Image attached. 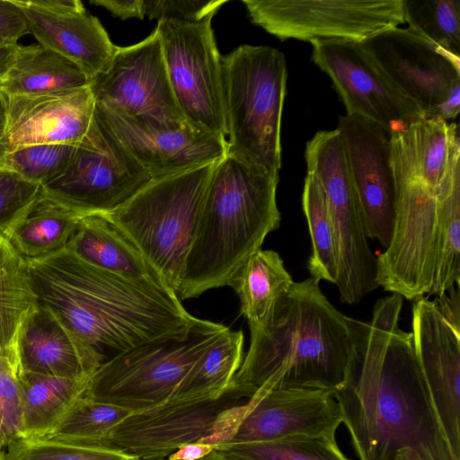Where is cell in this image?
Returning a JSON list of instances; mask_svg holds the SVG:
<instances>
[{
    "mask_svg": "<svg viewBox=\"0 0 460 460\" xmlns=\"http://www.w3.org/2000/svg\"><path fill=\"white\" fill-rule=\"evenodd\" d=\"M403 297L378 299L371 320H351L348 376L333 395L359 460H458L415 354L399 326Z\"/></svg>",
    "mask_w": 460,
    "mask_h": 460,
    "instance_id": "6da1fadb",
    "label": "cell"
},
{
    "mask_svg": "<svg viewBox=\"0 0 460 460\" xmlns=\"http://www.w3.org/2000/svg\"><path fill=\"white\" fill-rule=\"evenodd\" d=\"M26 262L37 305L103 362L146 342L185 334L197 319L164 283L106 271L66 249Z\"/></svg>",
    "mask_w": 460,
    "mask_h": 460,
    "instance_id": "7a4b0ae2",
    "label": "cell"
},
{
    "mask_svg": "<svg viewBox=\"0 0 460 460\" xmlns=\"http://www.w3.org/2000/svg\"><path fill=\"white\" fill-rule=\"evenodd\" d=\"M318 280L293 282L257 327L231 386L252 397L273 388L344 385L352 349V318L323 294Z\"/></svg>",
    "mask_w": 460,
    "mask_h": 460,
    "instance_id": "3957f363",
    "label": "cell"
},
{
    "mask_svg": "<svg viewBox=\"0 0 460 460\" xmlns=\"http://www.w3.org/2000/svg\"><path fill=\"white\" fill-rule=\"evenodd\" d=\"M279 173L226 154L209 180L177 290L189 299L228 286L236 270L279 226Z\"/></svg>",
    "mask_w": 460,
    "mask_h": 460,
    "instance_id": "277c9868",
    "label": "cell"
},
{
    "mask_svg": "<svg viewBox=\"0 0 460 460\" xmlns=\"http://www.w3.org/2000/svg\"><path fill=\"white\" fill-rule=\"evenodd\" d=\"M217 162L152 180L121 206L101 214L176 294Z\"/></svg>",
    "mask_w": 460,
    "mask_h": 460,
    "instance_id": "5b68a950",
    "label": "cell"
},
{
    "mask_svg": "<svg viewBox=\"0 0 460 460\" xmlns=\"http://www.w3.org/2000/svg\"><path fill=\"white\" fill-rule=\"evenodd\" d=\"M221 66L227 154L279 173L288 77L283 53L243 45L222 56Z\"/></svg>",
    "mask_w": 460,
    "mask_h": 460,
    "instance_id": "8992f818",
    "label": "cell"
},
{
    "mask_svg": "<svg viewBox=\"0 0 460 460\" xmlns=\"http://www.w3.org/2000/svg\"><path fill=\"white\" fill-rule=\"evenodd\" d=\"M227 329L197 318L185 334L154 340L122 352L98 367L84 396L130 412L164 404Z\"/></svg>",
    "mask_w": 460,
    "mask_h": 460,
    "instance_id": "52a82bcc",
    "label": "cell"
},
{
    "mask_svg": "<svg viewBox=\"0 0 460 460\" xmlns=\"http://www.w3.org/2000/svg\"><path fill=\"white\" fill-rule=\"evenodd\" d=\"M305 158L307 172L323 191L335 231L340 299L349 305L358 303L378 288L377 261L367 241L339 130L318 131L307 142Z\"/></svg>",
    "mask_w": 460,
    "mask_h": 460,
    "instance_id": "ba28073f",
    "label": "cell"
},
{
    "mask_svg": "<svg viewBox=\"0 0 460 460\" xmlns=\"http://www.w3.org/2000/svg\"><path fill=\"white\" fill-rule=\"evenodd\" d=\"M152 180L94 113L66 167L40 189L46 196L84 216L114 210Z\"/></svg>",
    "mask_w": 460,
    "mask_h": 460,
    "instance_id": "9c48e42d",
    "label": "cell"
},
{
    "mask_svg": "<svg viewBox=\"0 0 460 460\" xmlns=\"http://www.w3.org/2000/svg\"><path fill=\"white\" fill-rule=\"evenodd\" d=\"M250 397L231 386L216 399L168 401L132 412L110 432L107 444L140 460H160L192 444H218Z\"/></svg>",
    "mask_w": 460,
    "mask_h": 460,
    "instance_id": "30bf717a",
    "label": "cell"
},
{
    "mask_svg": "<svg viewBox=\"0 0 460 460\" xmlns=\"http://www.w3.org/2000/svg\"><path fill=\"white\" fill-rule=\"evenodd\" d=\"M214 14L197 22L158 20L170 84L185 119L192 127L226 137L221 58L211 27Z\"/></svg>",
    "mask_w": 460,
    "mask_h": 460,
    "instance_id": "8fae6325",
    "label": "cell"
},
{
    "mask_svg": "<svg viewBox=\"0 0 460 460\" xmlns=\"http://www.w3.org/2000/svg\"><path fill=\"white\" fill-rule=\"evenodd\" d=\"M252 22L281 40L361 42L404 23L402 0H243Z\"/></svg>",
    "mask_w": 460,
    "mask_h": 460,
    "instance_id": "7c38bea8",
    "label": "cell"
},
{
    "mask_svg": "<svg viewBox=\"0 0 460 460\" xmlns=\"http://www.w3.org/2000/svg\"><path fill=\"white\" fill-rule=\"evenodd\" d=\"M359 43L425 118L448 121L458 115L459 58L409 28H391Z\"/></svg>",
    "mask_w": 460,
    "mask_h": 460,
    "instance_id": "4fadbf2b",
    "label": "cell"
},
{
    "mask_svg": "<svg viewBox=\"0 0 460 460\" xmlns=\"http://www.w3.org/2000/svg\"><path fill=\"white\" fill-rule=\"evenodd\" d=\"M95 102L147 127L174 130L186 122L174 97L159 36L120 48L91 82Z\"/></svg>",
    "mask_w": 460,
    "mask_h": 460,
    "instance_id": "5bb4252c",
    "label": "cell"
},
{
    "mask_svg": "<svg viewBox=\"0 0 460 460\" xmlns=\"http://www.w3.org/2000/svg\"><path fill=\"white\" fill-rule=\"evenodd\" d=\"M310 43L312 60L332 81L348 115L369 119L390 136L425 118L359 42L314 40Z\"/></svg>",
    "mask_w": 460,
    "mask_h": 460,
    "instance_id": "9a60e30c",
    "label": "cell"
},
{
    "mask_svg": "<svg viewBox=\"0 0 460 460\" xmlns=\"http://www.w3.org/2000/svg\"><path fill=\"white\" fill-rule=\"evenodd\" d=\"M337 129L366 236L386 249L396 215L390 135L376 123L357 115L341 116Z\"/></svg>",
    "mask_w": 460,
    "mask_h": 460,
    "instance_id": "2e32d148",
    "label": "cell"
},
{
    "mask_svg": "<svg viewBox=\"0 0 460 460\" xmlns=\"http://www.w3.org/2000/svg\"><path fill=\"white\" fill-rule=\"evenodd\" d=\"M341 423V408L332 391L273 388L256 392L241 407L219 444L297 436L334 438Z\"/></svg>",
    "mask_w": 460,
    "mask_h": 460,
    "instance_id": "e0dca14e",
    "label": "cell"
},
{
    "mask_svg": "<svg viewBox=\"0 0 460 460\" xmlns=\"http://www.w3.org/2000/svg\"><path fill=\"white\" fill-rule=\"evenodd\" d=\"M95 113L153 180L219 161L227 154L226 137L187 122L174 130L153 128L96 102Z\"/></svg>",
    "mask_w": 460,
    "mask_h": 460,
    "instance_id": "ac0fdd59",
    "label": "cell"
},
{
    "mask_svg": "<svg viewBox=\"0 0 460 460\" xmlns=\"http://www.w3.org/2000/svg\"><path fill=\"white\" fill-rule=\"evenodd\" d=\"M411 336L445 434L460 460V332L423 296L413 303Z\"/></svg>",
    "mask_w": 460,
    "mask_h": 460,
    "instance_id": "d6986e66",
    "label": "cell"
},
{
    "mask_svg": "<svg viewBox=\"0 0 460 460\" xmlns=\"http://www.w3.org/2000/svg\"><path fill=\"white\" fill-rule=\"evenodd\" d=\"M40 45L75 64L90 83L106 67L118 47L98 18L78 0H13Z\"/></svg>",
    "mask_w": 460,
    "mask_h": 460,
    "instance_id": "ffe728a7",
    "label": "cell"
},
{
    "mask_svg": "<svg viewBox=\"0 0 460 460\" xmlns=\"http://www.w3.org/2000/svg\"><path fill=\"white\" fill-rule=\"evenodd\" d=\"M4 113L2 140L8 150L40 144H77L95 113L91 86L67 92L0 98Z\"/></svg>",
    "mask_w": 460,
    "mask_h": 460,
    "instance_id": "44dd1931",
    "label": "cell"
},
{
    "mask_svg": "<svg viewBox=\"0 0 460 460\" xmlns=\"http://www.w3.org/2000/svg\"><path fill=\"white\" fill-rule=\"evenodd\" d=\"M18 372L68 379L91 377L102 357L81 343L48 309L37 306L23 320L16 341Z\"/></svg>",
    "mask_w": 460,
    "mask_h": 460,
    "instance_id": "7402d4cb",
    "label": "cell"
},
{
    "mask_svg": "<svg viewBox=\"0 0 460 460\" xmlns=\"http://www.w3.org/2000/svg\"><path fill=\"white\" fill-rule=\"evenodd\" d=\"M457 130L455 122L424 118L390 136L394 172L417 178L437 194L447 169L452 137Z\"/></svg>",
    "mask_w": 460,
    "mask_h": 460,
    "instance_id": "603a6c76",
    "label": "cell"
},
{
    "mask_svg": "<svg viewBox=\"0 0 460 460\" xmlns=\"http://www.w3.org/2000/svg\"><path fill=\"white\" fill-rule=\"evenodd\" d=\"M66 249L106 271L134 280L164 283L141 253L101 214L82 216Z\"/></svg>",
    "mask_w": 460,
    "mask_h": 460,
    "instance_id": "cb8c5ba5",
    "label": "cell"
},
{
    "mask_svg": "<svg viewBox=\"0 0 460 460\" xmlns=\"http://www.w3.org/2000/svg\"><path fill=\"white\" fill-rule=\"evenodd\" d=\"M90 84L88 77L59 54L40 44L19 45L0 78V98L62 93Z\"/></svg>",
    "mask_w": 460,
    "mask_h": 460,
    "instance_id": "d4e9b609",
    "label": "cell"
},
{
    "mask_svg": "<svg viewBox=\"0 0 460 460\" xmlns=\"http://www.w3.org/2000/svg\"><path fill=\"white\" fill-rule=\"evenodd\" d=\"M434 280L429 295L440 296L460 284V138L452 137L449 158L437 190Z\"/></svg>",
    "mask_w": 460,
    "mask_h": 460,
    "instance_id": "484cf974",
    "label": "cell"
},
{
    "mask_svg": "<svg viewBox=\"0 0 460 460\" xmlns=\"http://www.w3.org/2000/svg\"><path fill=\"white\" fill-rule=\"evenodd\" d=\"M81 217L40 189L4 236L25 261L43 259L66 249Z\"/></svg>",
    "mask_w": 460,
    "mask_h": 460,
    "instance_id": "4316f807",
    "label": "cell"
},
{
    "mask_svg": "<svg viewBox=\"0 0 460 460\" xmlns=\"http://www.w3.org/2000/svg\"><path fill=\"white\" fill-rule=\"evenodd\" d=\"M280 255L259 249L236 270L228 286L236 292L250 328L262 323L276 300L293 284Z\"/></svg>",
    "mask_w": 460,
    "mask_h": 460,
    "instance_id": "83f0119b",
    "label": "cell"
},
{
    "mask_svg": "<svg viewBox=\"0 0 460 460\" xmlns=\"http://www.w3.org/2000/svg\"><path fill=\"white\" fill-rule=\"evenodd\" d=\"M22 390V437L34 438L50 429L82 396L89 378L68 379L18 374Z\"/></svg>",
    "mask_w": 460,
    "mask_h": 460,
    "instance_id": "f1b7e54d",
    "label": "cell"
},
{
    "mask_svg": "<svg viewBox=\"0 0 460 460\" xmlns=\"http://www.w3.org/2000/svg\"><path fill=\"white\" fill-rule=\"evenodd\" d=\"M36 306L27 262L0 233V357L7 358L17 368L19 329Z\"/></svg>",
    "mask_w": 460,
    "mask_h": 460,
    "instance_id": "f546056e",
    "label": "cell"
},
{
    "mask_svg": "<svg viewBox=\"0 0 460 460\" xmlns=\"http://www.w3.org/2000/svg\"><path fill=\"white\" fill-rule=\"evenodd\" d=\"M243 334L229 328L197 360L169 401L216 399L231 387L243 358Z\"/></svg>",
    "mask_w": 460,
    "mask_h": 460,
    "instance_id": "4dcf8cb0",
    "label": "cell"
},
{
    "mask_svg": "<svg viewBox=\"0 0 460 460\" xmlns=\"http://www.w3.org/2000/svg\"><path fill=\"white\" fill-rule=\"evenodd\" d=\"M302 203L312 241V254L307 265L311 278L335 284L339 271L335 231L323 191L315 177L308 172Z\"/></svg>",
    "mask_w": 460,
    "mask_h": 460,
    "instance_id": "1f68e13d",
    "label": "cell"
},
{
    "mask_svg": "<svg viewBox=\"0 0 460 460\" xmlns=\"http://www.w3.org/2000/svg\"><path fill=\"white\" fill-rule=\"evenodd\" d=\"M130 413L132 412L123 408L93 401L84 395L50 429L40 436L29 438L107 444L111 430Z\"/></svg>",
    "mask_w": 460,
    "mask_h": 460,
    "instance_id": "d6a6232c",
    "label": "cell"
},
{
    "mask_svg": "<svg viewBox=\"0 0 460 460\" xmlns=\"http://www.w3.org/2000/svg\"><path fill=\"white\" fill-rule=\"evenodd\" d=\"M228 460H350L336 438L289 437L276 440L212 446Z\"/></svg>",
    "mask_w": 460,
    "mask_h": 460,
    "instance_id": "836d02e7",
    "label": "cell"
},
{
    "mask_svg": "<svg viewBox=\"0 0 460 460\" xmlns=\"http://www.w3.org/2000/svg\"><path fill=\"white\" fill-rule=\"evenodd\" d=\"M409 29L460 58V1L402 0Z\"/></svg>",
    "mask_w": 460,
    "mask_h": 460,
    "instance_id": "e575fe53",
    "label": "cell"
},
{
    "mask_svg": "<svg viewBox=\"0 0 460 460\" xmlns=\"http://www.w3.org/2000/svg\"><path fill=\"white\" fill-rule=\"evenodd\" d=\"M5 460H140L109 444L19 438L4 449Z\"/></svg>",
    "mask_w": 460,
    "mask_h": 460,
    "instance_id": "d590c367",
    "label": "cell"
},
{
    "mask_svg": "<svg viewBox=\"0 0 460 460\" xmlns=\"http://www.w3.org/2000/svg\"><path fill=\"white\" fill-rule=\"evenodd\" d=\"M76 144H40L7 150L3 167L40 186L67 165Z\"/></svg>",
    "mask_w": 460,
    "mask_h": 460,
    "instance_id": "8d00e7d4",
    "label": "cell"
},
{
    "mask_svg": "<svg viewBox=\"0 0 460 460\" xmlns=\"http://www.w3.org/2000/svg\"><path fill=\"white\" fill-rule=\"evenodd\" d=\"M18 368L0 357V451L22 437V390Z\"/></svg>",
    "mask_w": 460,
    "mask_h": 460,
    "instance_id": "74e56055",
    "label": "cell"
},
{
    "mask_svg": "<svg viewBox=\"0 0 460 460\" xmlns=\"http://www.w3.org/2000/svg\"><path fill=\"white\" fill-rule=\"evenodd\" d=\"M40 191V184L0 168V233L5 234L37 199Z\"/></svg>",
    "mask_w": 460,
    "mask_h": 460,
    "instance_id": "f35d334b",
    "label": "cell"
},
{
    "mask_svg": "<svg viewBox=\"0 0 460 460\" xmlns=\"http://www.w3.org/2000/svg\"><path fill=\"white\" fill-rule=\"evenodd\" d=\"M225 3V0H144L145 15L149 19L197 22L215 14Z\"/></svg>",
    "mask_w": 460,
    "mask_h": 460,
    "instance_id": "ab89813d",
    "label": "cell"
},
{
    "mask_svg": "<svg viewBox=\"0 0 460 460\" xmlns=\"http://www.w3.org/2000/svg\"><path fill=\"white\" fill-rule=\"evenodd\" d=\"M30 33L25 19L13 0H0V42L18 41Z\"/></svg>",
    "mask_w": 460,
    "mask_h": 460,
    "instance_id": "60d3db41",
    "label": "cell"
},
{
    "mask_svg": "<svg viewBox=\"0 0 460 460\" xmlns=\"http://www.w3.org/2000/svg\"><path fill=\"white\" fill-rule=\"evenodd\" d=\"M92 4L102 6L120 19L145 16L144 0H92Z\"/></svg>",
    "mask_w": 460,
    "mask_h": 460,
    "instance_id": "b9f144b4",
    "label": "cell"
},
{
    "mask_svg": "<svg viewBox=\"0 0 460 460\" xmlns=\"http://www.w3.org/2000/svg\"><path fill=\"white\" fill-rule=\"evenodd\" d=\"M459 294V285H456L442 296H436L437 299L434 300L440 314L458 332H460Z\"/></svg>",
    "mask_w": 460,
    "mask_h": 460,
    "instance_id": "7bdbcfd3",
    "label": "cell"
},
{
    "mask_svg": "<svg viewBox=\"0 0 460 460\" xmlns=\"http://www.w3.org/2000/svg\"><path fill=\"white\" fill-rule=\"evenodd\" d=\"M18 41L0 42V78L11 65L18 49Z\"/></svg>",
    "mask_w": 460,
    "mask_h": 460,
    "instance_id": "ee69618b",
    "label": "cell"
},
{
    "mask_svg": "<svg viewBox=\"0 0 460 460\" xmlns=\"http://www.w3.org/2000/svg\"><path fill=\"white\" fill-rule=\"evenodd\" d=\"M168 460H185V459H177L172 456H169ZM190 460H228L222 453H220L217 449L212 447V448L204 454L201 456L197 458H193Z\"/></svg>",
    "mask_w": 460,
    "mask_h": 460,
    "instance_id": "f6af8a7d",
    "label": "cell"
},
{
    "mask_svg": "<svg viewBox=\"0 0 460 460\" xmlns=\"http://www.w3.org/2000/svg\"><path fill=\"white\" fill-rule=\"evenodd\" d=\"M7 150L8 149H7L5 143L2 139H0V168L3 167L4 159Z\"/></svg>",
    "mask_w": 460,
    "mask_h": 460,
    "instance_id": "bcb514c9",
    "label": "cell"
},
{
    "mask_svg": "<svg viewBox=\"0 0 460 460\" xmlns=\"http://www.w3.org/2000/svg\"><path fill=\"white\" fill-rule=\"evenodd\" d=\"M4 129V110H3V107H2V104L0 102V139H2V137H3Z\"/></svg>",
    "mask_w": 460,
    "mask_h": 460,
    "instance_id": "7dc6e473",
    "label": "cell"
},
{
    "mask_svg": "<svg viewBox=\"0 0 460 460\" xmlns=\"http://www.w3.org/2000/svg\"><path fill=\"white\" fill-rule=\"evenodd\" d=\"M0 460H5V457H4V450H2L0 452Z\"/></svg>",
    "mask_w": 460,
    "mask_h": 460,
    "instance_id": "c3c4849f",
    "label": "cell"
},
{
    "mask_svg": "<svg viewBox=\"0 0 460 460\" xmlns=\"http://www.w3.org/2000/svg\"><path fill=\"white\" fill-rule=\"evenodd\" d=\"M1 451H2V450H1ZM1 451H0V452H1Z\"/></svg>",
    "mask_w": 460,
    "mask_h": 460,
    "instance_id": "681fc988",
    "label": "cell"
}]
</instances>
